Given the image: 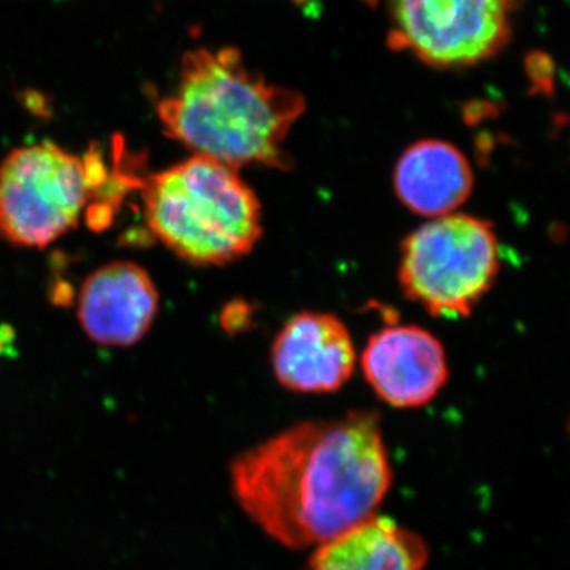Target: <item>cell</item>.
Masks as SVG:
<instances>
[{
    "instance_id": "6da1fadb",
    "label": "cell",
    "mask_w": 570,
    "mask_h": 570,
    "mask_svg": "<svg viewBox=\"0 0 570 570\" xmlns=\"http://www.w3.org/2000/svg\"><path fill=\"white\" fill-rule=\"evenodd\" d=\"M392 479L381 419L370 411L298 423L230 466L232 491L247 517L295 550L376 515Z\"/></svg>"
},
{
    "instance_id": "7a4b0ae2",
    "label": "cell",
    "mask_w": 570,
    "mask_h": 570,
    "mask_svg": "<svg viewBox=\"0 0 570 570\" xmlns=\"http://www.w3.org/2000/svg\"><path fill=\"white\" fill-rule=\"evenodd\" d=\"M305 110L302 94L249 69L235 48L186 52L178 88L157 107L168 137L236 170L291 168L285 141Z\"/></svg>"
},
{
    "instance_id": "3957f363",
    "label": "cell",
    "mask_w": 570,
    "mask_h": 570,
    "mask_svg": "<svg viewBox=\"0 0 570 570\" xmlns=\"http://www.w3.org/2000/svg\"><path fill=\"white\" fill-rule=\"evenodd\" d=\"M149 230L171 253L197 266L239 261L262 238V208L236 168L206 156L153 175L142 184Z\"/></svg>"
},
{
    "instance_id": "277c9868",
    "label": "cell",
    "mask_w": 570,
    "mask_h": 570,
    "mask_svg": "<svg viewBox=\"0 0 570 570\" xmlns=\"http://www.w3.org/2000/svg\"><path fill=\"white\" fill-rule=\"evenodd\" d=\"M499 273L489 220L448 214L423 224L401 246L397 279L411 302L436 317H469Z\"/></svg>"
},
{
    "instance_id": "5b68a950",
    "label": "cell",
    "mask_w": 570,
    "mask_h": 570,
    "mask_svg": "<svg viewBox=\"0 0 570 570\" xmlns=\"http://www.w3.org/2000/svg\"><path fill=\"white\" fill-rule=\"evenodd\" d=\"M102 165L52 142L17 149L0 167V239L45 247L71 230L102 181Z\"/></svg>"
},
{
    "instance_id": "8992f818",
    "label": "cell",
    "mask_w": 570,
    "mask_h": 570,
    "mask_svg": "<svg viewBox=\"0 0 570 570\" xmlns=\"http://www.w3.org/2000/svg\"><path fill=\"white\" fill-rule=\"evenodd\" d=\"M517 0H392L389 43L439 69L493 58L510 39Z\"/></svg>"
},
{
    "instance_id": "52a82bcc",
    "label": "cell",
    "mask_w": 570,
    "mask_h": 570,
    "mask_svg": "<svg viewBox=\"0 0 570 570\" xmlns=\"http://www.w3.org/2000/svg\"><path fill=\"white\" fill-rule=\"evenodd\" d=\"M367 384L393 407H422L444 389L448 355L436 336L415 325H392L367 340L362 355Z\"/></svg>"
},
{
    "instance_id": "ba28073f",
    "label": "cell",
    "mask_w": 570,
    "mask_h": 570,
    "mask_svg": "<svg viewBox=\"0 0 570 570\" xmlns=\"http://www.w3.org/2000/svg\"><path fill=\"white\" fill-rule=\"evenodd\" d=\"M273 371L295 393H333L347 384L356 354L346 324L305 311L285 322L272 347Z\"/></svg>"
},
{
    "instance_id": "9c48e42d",
    "label": "cell",
    "mask_w": 570,
    "mask_h": 570,
    "mask_svg": "<svg viewBox=\"0 0 570 570\" xmlns=\"http://www.w3.org/2000/svg\"><path fill=\"white\" fill-rule=\"evenodd\" d=\"M157 307L159 295L148 273L132 262H115L82 284L78 317L94 343L130 346L151 328Z\"/></svg>"
},
{
    "instance_id": "30bf717a",
    "label": "cell",
    "mask_w": 570,
    "mask_h": 570,
    "mask_svg": "<svg viewBox=\"0 0 570 570\" xmlns=\"http://www.w3.org/2000/svg\"><path fill=\"white\" fill-rule=\"evenodd\" d=\"M401 204L419 216H448L459 209L474 187V174L463 153L442 140L409 146L393 174Z\"/></svg>"
},
{
    "instance_id": "8fae6325",
    "label": "cell",
    "mask_w": 570,
    "mask_h": 570,
    "mask_svg": "<svg viewBox=\"0 0 570 570\" xmlns=\"http://www.w3.org/2000/svg\"><path fill=\"white\" fill-rule=\"evenodd\" d=\"M428 558L419 534L373 515L318 546L306 570H425Z\"/></svg>"
},
{
    "instance_id": "7c38bea8",
    "label": "cell",
    "mask_w": 570,
    "mask_h": 570,
    "mask_svg": "<svg viewBox=\"0 0 570 570\" xmlns=\"http://www.w3.org/2000/svg\"><path fill=\"white\" fill-rule=\"evenodd\" d=\"M527 69L532 82V94L550 96L553 92V63L550 59L540 52H532Z\"/></svg>"
},
{
    "instance_id": "4fadbf2b",
    "label": "cell",
    "mask_w": 570,
    "mask_h": 570,
    "mask_svg": "<svg viewBox=\"0 0 570 570\" xmlns=\"http://www.w3.org/2000/svg\"><path fill=\"white\" fill-rule=\"evenodd\" d=\"M246 305H230L225 309L223 321L225 328L239 330L243 328L246 321H249V313H246Z\"/></svg>"
},
{
    "instance_id": "5bb4252c",
    "label": "cell",
    "mask_w": 570,
    "mask_h": 570,
    "mask_svg": "<svg viewBox=\"0 0 570 570\" xmlns=\"http://www.w3.org/2000/svg\"><path fill=\"white\" fill-rule=\"evenodd\" d=\"M363 2H366L367 6H376L377 0H363Z\"/></svg>"
},
{
    "instance_id": "9a60e30c",
    "label": "cell",
    "mask_w": 570,
    "mask_h": 570,
    "mask_svg": "<svg viewBox=\"0 0 570 570\" xmlns=\"http://www.w3.org/2000/svg\"><path fill=\"white\" fill-rule=\"evenodd\" d=\"M295 3H306L309 2V0H294Z\"/></svg>"
}]
</instances>
